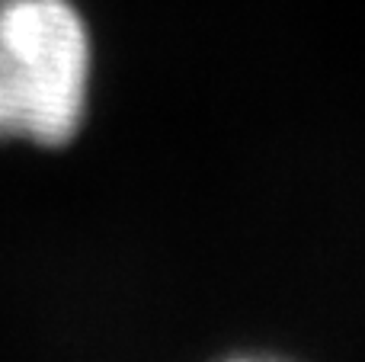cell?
Listing matches in <instances>:
<instances>
[{"label": "cell", "instance_id": "cell-1", "mask_svg": "<svg viewBox=\"0 0 365 362\" xmlns=\"http://www.w3.org/2000/svg\"><path fill=\"white\" fill-rule=\"evenodd\" d=\"M90 36L68 0H0V141L64 148L87 115Z\"/></svg>", "mask_w": 365, "mask_h": 362}, {"label": "cell", "instance_id": "cell-2", "mask_svg": "<svg viewBox=\"0 0 365 362\" xmlns=\"http://www.w3.org/2000/svg\"><path fill=\"white\" fill-rule=\"evenodd\" d=\"M231 362H272V359H231Z\"/></svg>", "mask_w": 365, "mask_h": 362}]
</instances>
